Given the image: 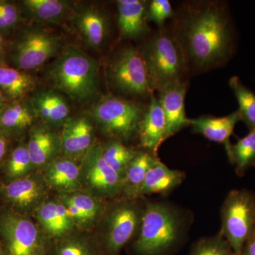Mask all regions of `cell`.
Instances as JSON below:
<instances>
[{
  "label": "cell",
  "instance_id": "ab89813d",
  "mask_svg": "<svg viewBox=\"0 0 255 255\" xmlns=\"http://www.w3.org/2000/svg\"><path fill=\"white\" fill-rule=\"evenodd\" d=\"M4 41H3L1 33H0V63H1V60H2L3 55H4Z\"/></svg>",
  "mask_w": 255,
  "mask_h": 255
},
{
  "label": "cell",
  "instance_id": "b9f144b4",
  "mask_svg": "<svg viewBox=\"0 0 255 255\" xmlns=\"http://www.w3.org/2000/svg\"><path fill=\"white\" fill-rule=\"evenodd\" d=\"M37 255H48L46 254L44 251H43V249H41V251H39V253H38Z\"/></svg>",
  "mask_w": 255,
  "mask_h": 255
},
{
  "label": "cell",
  "instance_id": "83f0119b",
  "mask_svg": "<svg viewBox=\"0 0 255 255\" xmlns=\"http://www.w3.org/2000/svg\"><path fill=\"white\" fill-rule=\"evenodd\" d=\"M23 7L33 19L45 23H56L70 8V2L62 0H25Z\"/></svg>",
  "mask_w": 255,
  "mask_h": 255
},
{
  "label": "cell",
  "instance_id": "ba28073f",
  "mask_svg": "<svg viewBox=\"0 0 255 255\" xmlns=\"http://www.w3.org/2000/svg\"><path fill=\"white\" fill-rule=\"evenodd\" d=\"M59 36L40 28L23 30L13 42L9 59L14 68L22 71L34 70L61 53Z\"/></svg>",
  "mask_w": 255,
  "mask_h": 255
},
{
  "label": "cell",
  "instance_id": "74e56055",
  "mask_svg": "<svg viewBox=\"0 0 255 255\" xmlns=\"http://www.w3.org/2000/svg\"><path fill=\"white\" fill-rule=\"evenodd\" d=\"M7 150V142L6 137L0 132V164L4 159Z\"/></svg>",
  "mask_w": 255,
  "mask_h": 255
},
{
  "label": "cell",
  "instance_id": "d590c367",
  "mask_svg": "<svg viewBox=\"0 0 255 255\" xmlns=\"http://www.w3.org/2000/svg\"><path fill=\"white\" fill-rule=\"evenodd\" d=\"M0 14L4 18L5 22L10 28L16 26L18 21V11L14 4L6 1L0 2Z\"/></svg>",
  "mask_w": 255,
  "mask_h": 255
},
{
  "label": "cell",
  "instance_id": "9c48e42d",
  "mask_svg": "<svg viewBox=\"0 0 255 255\" xmlns=\"http://www.w3.org/2000/svg\"><path fill=\"white\" fill-rule=\"evenodd\" d=\"M108 74L114 86L126 95H144L154 90L143 55L132 47L114 57Z\"/></svg>",
  "mask_w": 255,
  "mask_h": 255
},
{
  "label": "cell",
  "instance_id": "277c9868",
  "mask_svg": "<svg viewBox=\"0 0 255 255\" xmlns=\"http://www.w3.org/2000/svg\"><path fill=\"white\" fill-rule=\"evenodd\" d=\"M144 114L140 105L114 96L104 97L91 111L101 131L112 140L122 142L137 134Z\"/></svg>",
  "mask_w": 255,
  "mask_h": 255
},
{
  "label": "cell",
  "instance_id": "e575fe53",
  "mask_svg": "<svg viewBox=\"0 0 255 255\" xmlns=\"http://www.w3.org/2000/svg\"><path fill=\"white\" fill-rule=\"evenodd\" d=\"M173 15L172 5L167 0H153L147 9V18L162 27L166 19Z\"/></svg>",
  "mask_w": 255,
  "mask_h": 255
},
{
  "label": "cell",
  "instance_id": "7c38bea8",
  "mask_svg": "<svg viewBox=\"0 0 255 255\" xmlns=\"http://www.w3.org/2000/svg\"><path fill=\"white\" fill-rule=\"evenodd\" d=\"M46 188L42 175L31 173L3 184L0 192L11 211L28 216L46 200Z\"/></svg>",
  "mask_w": 255,
  "mask_h": 255
},
{
  "label": "cell",
  "instance_id": "9a60e30c",
  "mask_svg": "<svg viewBox=\"0 0 255 255\" xmlns=\"http://www.w3.org/2000/svg\"><path fill=\"white\" fill-rule=\"evenodd\" d=\"M26 145L33 168L44 169L62 154L60 135L46 124L31 128Z\"/></svg>",
  "mask_w": 255,
  "mask_h": 255
},
{
  "label": "cell",
  "instance_id": "d6a6232c",
  "mask_svg": "<svg viewBox=\"0 0 255 255\" xmlns=\"http://www.w3.org/2000/svg\"><path fill=\"white\" fill-rule=\"evenodd\" d=\"M190 255H236L221 233L213 237L203 238L191 248Z\"/></svg>",
  "mask_w": 255,
  "mask_h": 255
},
{
  "label": "cell",
  "instance_id": "d6986e66",
  "mask_svg": "<svg viewBox=\"0 0 255 255\" xmlns=\"http://www.w3.org/2000/svg\"><path fill=\"white\" fill-rule=\"evenodd\" d=\"M29 102L36 117H39L48 127H63L70 118V106L63 96L55 90L35 92Z\"/></svg>",
  "mask_w": 255,
  "mask_h": 255
},
{
  "label": "cell",
  "instance_id": "484cf974",
  "mask_svg": "<svg viewBox=\"0 0 255 255\" xmlns=\"http://www.w3.org/2000/svg\"><path fill=\"white\" fill-rule=\"evenodd\" d=\"M36 80L26 71L0 65V90L9 100L20 101L34 91Z\"/></svg>",
  "mask_w": 255,
  "mask_h": 255
},
{
  "label": "cell",
  "instance_id": "7bdbcfd3",
  "mask_svg": "<svg viewBox=\"0 0 255 255\" xmlns=\"http://www.w3.org/2000/svg\"><path fill=\"white\" fill-rule=\"evenodd\" d=\"M0 255H4V252L1 249V246H0Z\"/></svg>",
  "mask_w": 255,
  "mask_h": 255
},
{
  "label": "cell",
  "instance_id": "8d00e7d4",
  "mask_svg": "<svg viewBox=\"0 0 255 255\" xmlns=\"http://www.w3.org/2000/svg\"><path fill=\"white\" fill-rule=\"evenodd\" d=\"M242 255H255V231L243 247Z\"/></svg>",
  "mask_w": 255,
  "mask_h": 255
},
{
  "label": "cell",
  "instance_id": "4dcf8cb0",
  "mask_svg": "<svg viewBox=\"0 0 255 255\" xmlns=\"http://www.w3.org/2000/svg\"><path fill=\"white\" fill-rule=\"evenodd\" d=\"M229 85L239 104L238 111L241 120L245 122L250 131L255 130V94L245 86L238 77H232Z\"/></svg>",
  "mask_w": 255,
  "mask_h": 255
},
{
  "label": "cell",
  "instance_id": "60d3db41",
  "mask_svg": "<svg viewBox=\"0 0 255 255\" xmlns=\"http://www.w3.org/2000/svg\"><path fill=\"white\" fill-rule=\"evenodd\" d=\"M4 96L1 90H0V114L4 110Z\"/></svg>",
  "mask_w": 255,
  "mask_h": 255
},
{
  "label": "cell",
  "instance_id": "ee69618b",
  "mask_svg": "<svg viewBox=\"0 0 255 255\" xmlns=\"http://www.w3.org/2000/svg\"></svg>",
  "mask_w": 255,
  "mask_h": 255
},
{
  "label": "cell",
  "instance_id": "52a82bcc",
  "mask_svg": "<svg viewBox=\"0 0 255 255\" xmlns=\"http://www.w3.org/2000/svg\"><path fill=\"white\" fill-rule=\"evenodd\" d=\"M153 89L181 81L184 58L179 43L167 33H158L145 45L142 53Z\"/></svg>",
  "mask_w": 255,
  "mask_h": 255
},
{
  "label": "cell",
  "instance_id": "4316f807",
  "mask_svg": "<svg viewBox=\"0 0 255 255\" xmlns=\"http://www.w3.org/2000/svg\"><path fill=\"white\" fill-rule=\"evenodd\" d=\"M58 197L69 201L83 214L92 229L103 218L107 205L105 199L81 189L70 194H58Z\"/></svg>",
  "mask_w": 255,
  "mask_h": 255
},
{
  "label": "cell",
  "instance_id": "7402d4cb",
  "mask_svg": "<svg viewBox=\"0 0 255 255\" xmlns=\"http://www.w3.org/2000/svg\"><path fill=\"white\" fill-rule=\"evenodd\" d=\"M241 120L238 111L224 117H204L189 119V126L196 133L204 135L211 141L229 145L230 137L234 131L235 127Z\"/></svg>",
  "mask_w": 255,
  "mask_h": 255
},
{
  "label": "cell",
  "instance_id": "e0dca14e",
  "mask_svg": "<svg viewBox=\"0 0 255 255\" xmlns=\"http://www.w3.org/2000/svg\"><path fill=\"white\" fill-rule=\"evenodd\" d=\"M33 214L42 231L50 238L61 239L75 228L66 209L58 199L43 201Z\"/></svg>",
  "mask_w": 255,
  "mask_h": 255
},
{
  "label": "cell",
  "instance_id": "3957f363",
  "mask_svg": "<svg viewBox=\"0 0 255 255\" xmlns=\"http://www.w3.org/2000/svg\"><path fill=\"white\" fill-rule=\"evenodd\" d=\"M50 84L76 102H85L98 90L99 63L76 46L62 50L47 69Z\"/></svg>",
  "mask_w": 255,
  "mask_h": 255
},
{
  "label": "cell",
  "instance_id": "30bf717a",
  "mask_svg": "<svg viewBox=\"0 0 255 255\" xmlns=\"http://www.w3.org/2000/svg\"><path fill=\"white\" fill-rule=\"evenodd\" d=\"M80 164L82 189L102 199L122 193L123 178L107 163L101 145L94 143Z\"/></svg>",
  "mask_w": 255,
  "mask_h": 255
},
{
  "label": "cell",
  "instance_id": "ffe728a7",
  "mask_svg": "<svg viewBox=\"0 0 255 255\" xmlns=\"http://www.w3.org/2000/svg\"><path fill=\"white\" fill-rule=\"evenodd\" d=\"M75 23L89 46L96 49L104 44L108 34L109 23L102 10L95 6L82 8L75 13Z\"/></svg>",
  "mask_w": 255,
  "mask_h": 255
},
{
  "label": "cell",
  "instance_id": "1f68e13d",
  "mask_svg": "<svg viewBox=\"0 0 255 255\" xmlns=\"http://www.w3.org/2000/svg\"><path fill=\"white\" fill-rule=\"evenodd\" d=\"M33 169L34 168L28 153L27 145L22 142L15 147L10 155L5 167V173L9 181H11L31 174Z\"/></svg>",
  "mask_w": 255,
  "mask_h": 255
},
{
  "label": "cell",
  "instance_id": "4fadbf2b",
  "mask_svg": "<svg viewBox=\"0 0 255 255\" xmlns=\"http://www.w3.org/2000/svg\"><path fill=\"white\" fill-rule=\"evenodd\" d=\"M60 135L62 154L78 161L94 145V126L86 116L70 117L62 127Z\"/></svg>",
  "mask_w": 255,
  "mask_h": 255
},
{
  "label": "cell",
  "instance_id": "7a4b0ae2",
  "mask_svg": "<svg viewBox=\"0 0 255 255\" xmlns=\"http://www.w3.org/2000/svg\"><path fill=\"white\" fill-rule=\"evenodd\" d=\"M180 209L166 202H147L133 243L137 255H165L180 243L187 230Z\"/></svg>",
  "mask_w": 255,
  "mask_h": 255
},
{
  "label": "cell",
  "instance_id": "2e32d148",
  "mask_svg": "<svg viewBox=\"0 0 255 255\" xmlns=\"http://www.w3.org/2000/svg\"><path fill=\"white\" fill-rule=\"evenodd\" d=\"M187 87V82L179 81L159 91V102L167 122V138L189 126V119L186 117L184 110Z\"/></svg>",
  "mask_w": 255,
  "mask_h": 255
},
{
  "label": "cell",
  "instance_id": "ac0fdd59",
  "mask_svg": "<svg viewBox=\"0 0 255 255\" xmlns=\"http://www.w3.org/2000/svg\"><path fill=\"white\" fill-rule=\"evenodd\" d=\"M139 140L146 150L157 155L161 144L167 140V122L159 100L151 95L150 105L139 126Z\"/></svg>",
  "mask_w": 255,
  "mask_h": 255
},
{
  "label": "cell",
  "instance_id": "44dd1931",
  "mask_svg": "<svg viewBox=\"0 0 255 255\" xmlns=\"http://www.w3.org/2000/svg\"><path fill=\"white\" fill-rule=\"evenodd\" d=\"M185 177L184 172L169 169L158 159L147 172L137 199L152 194L167 195L180 186Z\"/></svg>",
  "mask_w": 255,
  "mask_h": 255
},
{
  "label": "cell",
  "instance_id": "cb8c5ba5",
  "mask_svg": "<svg viewBox=\"0 0 255 255\" xmlns=\"http://www.w3.org/2000/svg\"><path fill=\"white\" fill-rule=\"evenodd\" d=\"M36 118L29 102H13L0 114V132L4 136L21 133L32 127Z\"/></svg>",
  "mask_w": 255,
  "mask_h": 255
},
{
  "label": "cell",
  "instance_id": "8fae6325",
  "mask_svg": "<svg viewBox=\"0 0 255 255\" xmlns=\"http://www.w3.org/2000/svg\"><path fill=\"white\" fill-rule=\"evenodd\" d=\"M0 237L8 255H37L42 249L41 233L36 223L11 210L0 214Z\"/></svg>",
  "mask_w": 255,
  "mask_h": 255
},
{
  "label": "cell",
  "instance_id": "f35d334b",
  "mask_svg": "<svg viewBox=\"0 0 255 255\" xmlns=\"http://www.w3.org/2000/svg\"><path fill=\"white\" fill-rule=\"evenodd\" d=\"M8 30H9V28L8 27L7 24L5 22L4 18L0 14V33L8 31Z\"/></svg>",
  "mask_w": 255,
  "mask_h": 255
},
{
  "label": "cell",
  "instance_id": "d4e9b609",
  "mask_svg": "<svg viewBox=\"0 0 255 255\" xmlns=\"http://www.w3.org/2000/svg\"><path fill=\"white\" fill-rule=\"evenodd\" d=\"M157 159V155L152 152L137 151L128 166L124 175L122 191L123 197L137 199V193L147 172Z\"/></svg>",
  "mask_w": 255,
  "mask_h": 255
},
{
  "label": "cell",
  "instance_id": "f6af8a7d",
  "mask_svg": "<svg viewBox=\"0 0 255 255\" xmlns=\"http://www.w3.org/2000/svg\"><path fill=\"white\" fill-rule=\"evenodd\" d=\"M1 1H0V2H1Z\"/></svg>",
  "mask_w": 255,
  "mask_h": 255
},
{
  "label": "cell",
  "instance_id": "603a6c76",
  "mask_svg": "<svg viewBox=\"0 0 255 255\" xmlns=\"http://www.w3.org/2000/svg\"><path fill=\"white\" fill-rule=\"evenodd\" d=\"M118 25L124 38H133L141 36L147 30V3L141 0L117 1Z\"/></svg>",
  "mask_w": 255,
  "mask_h": 255
},
{
  "label": "cell",
  "instance_id": "f546056e",
  "mask_svg": "<svg viewBox=\"0 0 255 255\" xmlns=\"http://www.w3.org/2000/svg\"><path fill=\"white\" fill-rule=\"evenodd\" d=\"M102 146V152L107 163L122 178L128 166L136 155L137 150L124 145L123 142L112 140Z\"/></svg>",
  "mask_w": 255,
  "mask_h": 255
},
{
  "label": "cell",
  "instance_id": "f1b7e54d",
  "mask_svg": "<svg viewBox=\"0 0 255 255\" xmlns=\"http://www.w3.org/2000/svg\"><path fill=\"white\" fill-rule=\"evenodd\" d=\"M226 150L230 161L236 166V173L243 176L250 167H255V130L236 144L226 146Z\"/></svg>",
  "mask_w": 255,
  "mask_h": 255
},
{
  "label": "cell",
  "instance_id": "6da1fadb",
  "mask_svg": "<svg viewBox=\"0 0 255 255\" xmlns=\"http://www.w3.org/2000/svg\"><path fill=\"white\" fill-rule=\"evenodd\" d=\"M182 48L199 68H210L227 59L232 50V36L227 15L221 8L207 5L194 10L184 19Z\"/></svg>",
  "mask_w": 255,
  "mask_h": 255
},
{
  "label": "cell",
  "instance_id": "5b68a950",
  "mask_svg": "<svg viewBox=\"0 0 255 255\" xmlns=\"http://www.w3.org/2000/svg\"><path fill=\"white\" fill-rule=\"evenodd\" d=\"M136 199L123 197L107 206L102 218L106 255H119L138 233L144 206L139 205Z\"/></svg>",
  "mask_w": 255,
  "mask_h": 255
},
{
  "label": "cell",
  "instance_id": "5bb4252c",
  "mask_svg": "<svg viewBox=\"0 0 255 255\" xmlns=\"http://www.w3.org/2000/svg\"><path fill=\"white\" fill-rule=\"evenodd\" d=\"M47 187L58 194L82 189L81 167L75 159L59 156L43 169L42 175Z\"/></svg>",
  "mask_w": 255,
  "mask_h": 255
},
{
  "label": "cell",
  "instance_id": "8992f818",
  "mask_svg": "<svg viewBox=\"0 0 255 255\" xmlns=\"http://www.w3.org/2000/svg\"><path fill=\"white\" fill-rule=\"evenodd\" d=\"M255 196L246 190L228 194L221 208V235L236 255L255 232Z\"/></svg>",
  "mask_w": 255,
  "mask_h": 255
},
{
  "label": "cell",
  "instance_id": "836d02e7",
  "mask_svg": "<svg viewBox=\"0 0 255 255\" xmlns=\"http://www.w3.org/2000/svg\"><path fill=\"white\" fill-rule=\"evenodd\" d=\"M55 251L58 255H95L91 246L85 239L70 234L58 240Z\"/></svg>",
  "mask_w": 255,
  "mask_h": 255
}]
</instances>
